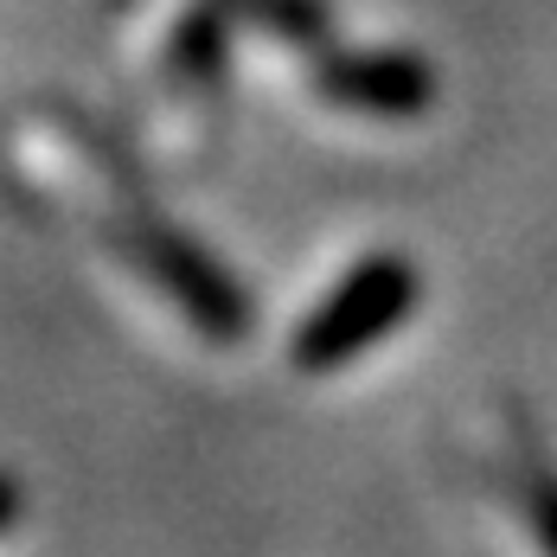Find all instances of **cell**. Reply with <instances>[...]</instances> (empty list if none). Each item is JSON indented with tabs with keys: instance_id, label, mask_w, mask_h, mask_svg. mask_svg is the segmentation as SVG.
I'll list each match as a JSON object with an SVG mask.
<instances>
[{
	"instance_id": "obj_1",
	"label": "cell",
	"mask_w": 557,
	"mask_h": 557,
	"mask_svg": "<svg viewBox=\"0 0 557 557\" xmlns=\"http://www.w3.org/2000/svg\"><path fill=\"white\" fill-rule=\"evenodd\" d=\"M7 168H13V180L26 193H39L46 206L71 212V219H90V224H110L115 212H128L141 199L110 141L64 110L20 115L7 128Z\"/></svg>"
},
{
	"instance_id": "obj_2",
	"label": "cell",
	"mask_w": 557,
	"mask_h": 557,
	"mask_svg": "<svg viewBox=\"0 0 557 557\" xmlns=\"http://www.w3.org/2000/svg\"><path fill=\"white\" fill-rule=\"evenodd\" d=\"M103 231V244H115L141 276L154 282L161 295H168L173 308H186L199 327L212 339H231L250 327V308H244V295H237V282L224 276L219 263L193 244V237H180L173 224H161L141 199L128 206V212H115L110 224H97Z\"/></svg>"
},
{
	"instance_id": "obj_3",
	"label": "cell",
	"mask_w": 557,
	"mask_h": 557,
	"mask_svg": "<svg viewBox=\"0 0 557 557\" xmlns=\"http://www.w3.org/2000/svg\"><path fill=\"white\" fill-rule=\"evenodd\" d=\"M410 308H417V270H410V257H366V263L301 321L295 366L314 372V379H321V372H339V366H352L359 352H372L391 327H404Z\"/></svg>"
},
{
	"instance_id": "obj_4",
	"label": "cell",
	"mask_w": 557,
	"mask_h": 557,
	"mask_svg": "<svg viewBox=\"0 0 557 557\" xmlns=\"http://www.w3.org/2000/svg\"><path fill=\"white\" fill-rule=\"evenodd\" d=\"M321 97L366 115H417L436 84L410 52H327L321 58Z\"/></svg>"
},
{
	"instance_id": "obj_5",
	"label": "cell",
	"mask_w": 557,
	"mask_h": 557,
	"mask_svg": "<svg viewBox=\"0 0 557 557\" xmlns=\"http://www.w3.org/2000/svg\"><path fill=\"white\" fill-rule=\"evenodd\" d=\"M519 506H525L532 532L545 539V552L557 557V474H552V468H539V461H525V468H519Z\"/></svg>"
},
{
	"instance_id": "obj_6",
	"label": "cell",
	"mask_w": 557,
	"mask_h": 557,
	"mask_svg": "<svg viewBox=\"0 0 557 557\" xmlns=\"http://www.w3.org/2000/svg\"><path fill=\"white\" fill-rule=\"evenodd\" d=\"M20 481H13V474H0V532H7V525H13V519H20Z\"/></svg>"
}]
</instances>
